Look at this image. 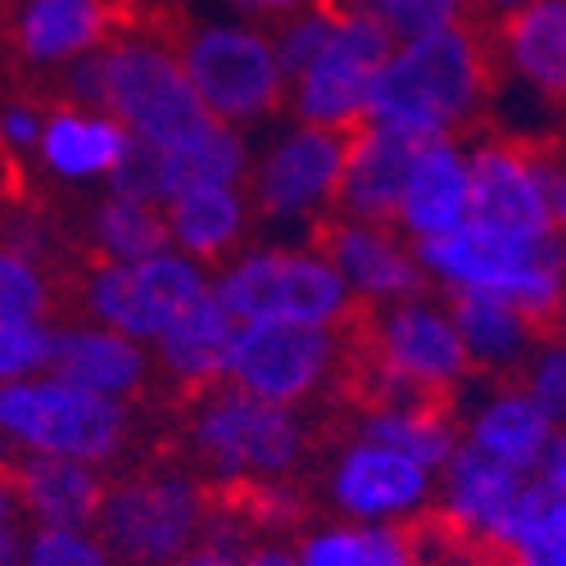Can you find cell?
Masks as SVG:
<instances>
[{"instance_id": "6da1fadb", "label": "cell", "mask_w": 566, "mask_h": 566, "mask_svg": "<svg viewBox=\"0 0 566 566\" xmlns=\"http://www.w3.org/2000/svg\"><path fill=\"white\" fill-rule=\"evenodd\" d=\"M490 101V55L467 23L395 41L376 73L367 123L408 140L458 136Z\"/></svg>"}, {"instance_id": "7a4b0ae2", "label": "cell", "mask_w": 566, "mask_h": 566, "mask_svg": "<svg viewBox=\"0 0 566 566\" xmlns=\"http://www.w3.org/2000/svg\"><path fill=\"white\" fill-rule=\"evenodd\" d=\"M427 286H440L444 295H494L522 308L535 326L562 313L566 291V259L562 235L531 241V235L494 231L481 222H462L449 235H436L427 245H412Z\"/></svg>"}, {"instance_id": "3957f363", "label": "cell", "mask_w": 566, "mask_h": 566, "mask_svg": "<svg viewBox=\"0 0 566 566\" xmlns=\"http://www.w3.org/2000/svg\"><path fill=\"white\" fill-rule=\"evenodd\" d=\"M209 295L231 313L235 326L286 322L336 332L354 308L322 245L291 241L241 245L227 263H218V272H209Z\"/></svg>"}, {"instance_id": "277c9868", "label": "cell", "mask_w": 566, "mask_h": 566, "mask_svg": "<svg viewBox=\"0 0 566 566\" xmlns=\"http://www.w3.org/2000/svg\"><path fill=\"white\" fill-rule=\"evenodd\" d=\"M127 403L77 390L55 371L0 386V453L10 458H73L109 467L127 449Z\"/></svg>"}, {"instance_id": "5b68a950", "label": "cell", "mask_w": 566, "mask_h": 566, "mask_svg": "<svg viewBox=\"0 0 566 566\" xmlns=\"http://www.w3.org/2000/svg\"><path fill=\"white\" fill-rule=\"evenodd\" d=\"M96 73L101 109L146 150H168L209 123L177 51L146 32H114L96 51Z\"/></svg>"}, {"instance_id": "8992f818", "label": "cell", "mask_w": 566, "mask_h": 566, "mask_svg": "<svg viewBox=\"0 0 566 566\" xmlns=\"http://www.w3.org/2000/svg\"><path fill=\"white\" fill-rule=\"evenodd\" d=\"M191 449L222 485H272L304 462L308 431L300 408L250 399L235 386L200 390L191 412Z\"/></svg>"}, {"instance_id": "52a82bcc", "label": "cell", "mask_w": 566, "mask_h": 566, "mask_svg": "<svg viewBox=\"0 0 566 566\" xmlns=\"http://www.w3.org/2000/svg\"><path fill=\"white\" fill-rule=\"evenodd\" d=\"M209 499L205 485L181 467H150L105 481L96 512L101 544L118 566H172L205 535Z\"/></svg>"}, {"instance_id": "ba28073f", "label": "cell", "mask_w": 566, "mask_h": 566, "mask_svg": "<svg viewBox=\"0 0 566 566\" xmlns=\"http://www.w3.org/2000/svg\"><path fill=\"white\" fill-rule=\"evenodd\" d=\"M177 60L200 109L213 123L245 132L250 123L272 118L281 109V96H286V77L276 69L272 36L259 23H241V19L200 23L181 41Z\"/></svg>"}, {"instance_id": "9c48e42d", "label": "cell", "mask_w": 566, "mask_h": 566, "mask_svg": "<svg viewBox=\"0 0 566 566\" xmlns=\"http://www.w3.org/2000/svg\"><path fill=\"white\" fill-rule=\"evenodd\" d=\"M345 164V136L304 123H286L268 136V146L250 159L245 196L254 218L268 227H317L336 213Z\"/></svg>"}, {"instance_id": "30bf717a", "label": "cell", "mask_w": 566, "mask_h": 566, "mask_svg": "<svg viewBox=\"0 0 566 566\" xmlns=\"http://www.w3.org/2000/svg\"><path fill=\"white\" fill-rule=\"evenodd\" d=\"M471 150V222L548 241L562 235L566 218V177L562 164L531 140L490 136Z\"/></svg>"}, {"instance_id": "8fae6325", "label": "cell", "mask_w": 566, "mask_h": 566, "mask_svg": "<svg viewBox=\"0 0 566 566\" xmlns=\"http://www.w3.org/2000/svg\"><path fill=\"white\" fill-rule=\"evenodd\" d=\"M200 295H209V268L177 250H159L136 263H96L82 286L86 322H101L146 349Z\"/></svg>"}, {"instance_id": "7c38bea8", "label": "cell", "mask_w": 566, "mask_h": 566, "mask_svg": "<svg viewBox=\"0 0 566 566\" xmlns=\"http://www.w3.org/2000/svg\"><path fill=\"white\" fill-rule=\"evenodd\" d=\"M390 45L395 41L376 23H367L358 14H336L332 36H326L322 51L286 82L281 105H291V118L304 127L349 136L354 127L367 123V101H371L376 73H381Z\"/></svg>"}, {"instance_id": "4fadbf2b", "label": "cell", "mask_w": 566, "mask_h": 566, "mask_svg": "<svg viewBox=\"0 0 566 566\" xmlns=\"http://www.w3.org/2000/svg\"><path fill=\"white\" fill-rule=\"evenodd\" d=\"M371 358H376V390H408L440 399L449 390H462L471 376L449 308L427 291L390 308H376Z\"/></svg>"}, {"instance_id": "5bb4252c", "label": "cell", "mask_w": 566, "mask_h": 566, "mask_svg": "<svg viewBox=\"0 0 566 566\" xmlns=\"http://www.w3.org/2000/svg\"><path fill=\"white\" fill-rule=\"evenodd\" d=\"M340 363V336L322 326H286V322H254L235 326V340L227 354V376L250 399L300 408L308 403Z\"/></svg>"}, {"instance_id": "9a60e30c", "label": "cell", "mask_w": 566, "mask_h": 566, "mask_svg": "<svg viewBox=\"0 0 566 566\" xmlns=\"http://www.w3.org/2000/svg\"><path fill=\"white\" fill-rule=\"evenodd\" d=\"M326 499L340 522L408 531L436 503V471L381 440L354 436L326 471Z\"/></svg>"}, {"instance_id": "2e32d148", "label": "cell", "mask_w": 566, "mask_h": 566, "mask_svg": "<svg viewBox=\"0 0 566 566\" xmlns=\"http://www.w3.org/2000/svg\"><path fill=\"white\" fill-rule=\"evenodd\" d=\"M322 254L336 268L340 286L354 304L390 308L399 300H412L427 291L417 250L390 222H358V218H332L322 235Z\"/></svg>"}, {"instance_id": "e0dca14e", "label": "cell", "mask_w": 566, "mask_h": 566, "mask_svg": "<svg viewBox=\"0 0 566 566\" xmlns=\"http://www.w3.org/2000/svg\"><path fill=\"white\" fill-rule=\"evenodd\" d=\"M467 218H471V150L458 136L421 140L412 150L390 227L408 245H427L436 235L458 231Z\"/></svg>"}, {"instance_id": "ac0fdd59", "label": "cell", "mask_w": 566, "mask_h": 566, "mask_svg": "<svg viewBox=\"0 0 566 566\" xmlns=\"http://www.w3.org/2000/svg\"><path fill=\"white\" fill-rule=\"evenodd\" d=\"M458 436L481 458L516 471V476H531L548 444L562 440V427L522 386H490L467 399L458 417Z\"/></svg>"}, {"instance_id": "d6986e66", "label": "cell", "mask_w": 566, "mask_h": 566, "mask_svg": "<svg viewBox=\"0 0 566 566\" xmlns=\"http://www.w3.org/2000/svg\"><path fill=\"white\" fill-rule=\"evenodd\" d=\"M526 476H516V471L481 458L476 449L458 444V453L436 471V503H440L444 531L458 535L462 544L494 548Z\"/></svg>"}, {"instance_id": "ffe728a7", "label": "cell", "mask_w": 566, "mask_h": 566, "mask_svg": "<svg viewBox=\"0 0 566 566\" xmlns=\"http://www.w3.org/2000/svg\"><path fill=\"white\" fill-rule=\"evenodd\" d=\"M51 371L64 376L77 390L127 403L132 395L146 390V381L155 376V363L146 345L109 332L101 322H69V326H55Z\"/></svg>"}, {"instance_id": "44dd1931", "label": "cell", "mask_w": 566, "mask_h": 566, "mask_svg": "<svg viewBox=\"0 0 566 566\" xmlns=\"http://www.w3.org/2000/svg\"><path fill=\"white\" fill-rule=\"evenodd\" d=\"M132 150V136L105 114L86 105H60L41 114V136H36V164L55 181L69 186H96L118 172V164Z\"/></svg>"}, {"instance_id": "7402d4cb", "label": "cell", "mask_w": 566, "mask_h": 566, "mask_svg": "<svg viewBox=\"0 0 566 566\" xmlns=\"http://www.w3.org/2000/svg\"><path fill=\"white\" fill-rule=\"evenodd\" d=\"M14 512L32 526L91 531L105 499V471L73 458H14L10 467Z\"/></svg>"}, {"instance_id": "603a6c76", "label": "cell", "mask_w": 566, "mask_h": 566, "mask_svg": "<svg viewBox=\"0 0 566 566\" xmlns=\"http://www.w3.org/2000/svg\"><path fill=\"white\" fill-rule=\"evenodd\" d=\"M417 140L386 132V127H354L345 136V164H340V191H336V218L358 222H390L403 177L412 164Z\"/></svg>"}, {"instance_id": "cb8c5ba5", "label": "cell", "mask_w": 566, "mask_h": 566, "mask_svg": "<svg viewBox=\"0 0 566 566\" xmlns=\"http://www.w3.org/2000/svg\"><path fill=\"white\" fill-rule=\"evenodd\" d=\"M114 36V6L109 0H19L14 10V41L19 55L36 69H69L96 55Z\"/></svg>"}, {"instance_id": "d4e9b609", "label": "cell", "mask_w": 566, "mask_h": 566, "mask_svg": "<svg viewBox=\"0 0 566 566\" xmlns=\"http://www.w3.org/2000/svg\"><path fill=\"white\" fill-rule=\"evenodd\" d=\"M164 209V235L168 250L196 259L205 268L227 263L245 245L254 227V209L245 186H205V191H181Z\"/></svg>"}, {"instance_id": "484cf974", "label": "cell", "mask_w": 566, "mask_h": 566, "mask_svg": "<svg viewBox=\"0 0 566 566\" xmlns=\"http://www.w3.org/2000/svg\"><path fill=\"white\" fill-rule=\"evenodd\" d=\"M231 340H235L231 313L213 295H200L181 317L164 326V336L150 345V363L181 390H213L227 376Z\"/></svg>"}, {"instance_id": "4316f807", "label": "cell", "mask_w": 566, "mask_h": 566, "mask_svg": "<svg viewBox=\"0 0 566 566\" xmlns=\"http://www.w3.org/2000/svg\"><path fill=\"white\" fill-rule=\"evenodd\" d=\"M499 55L512 82L539 101H562L566 91V0H531L503 14Z\"/></svg>"}, {"instance_id": "83f0119b", "label": "cell", "mask_w": 566, "mask_h": 566, "mask_svg": "<svg viewBox=\"0 0 566 566\" xmlns=\"http://www.w3.org/2000/svg\"><path fill=\"white\" fill-rule=\"evenodd\" d=\"M358 436L381 440L431 471H440L462 444L458 417L449 412V403L427 399V395H408V390H376L358 421Z\"/></svg>"}, {"instance_id": "f1b7e54d", "label": "cell", "mask_w": 566, "mask_h": 566, "mask_svg": "<svg viewBox=\"0 0 566 566\" xmlns=\"http://www.w3.org/2000/svg\"><path fill=\"white\" fill-rule=\"evenodd\" d=\"M444 308H449V322H453L458 345H462L471 371H485V376L522 371V363L539 345V326L522 308H512L507 300L449 295Z\"/></svg>"}, {"instance_id": "f546056e", "label": "cell", "mask_w": 566, "mask_h": 566, "mask_svg": "<svg viewBox=\"0 0 566 566\" xmlns=\"http://www.w3.org/2000/svg\"><path fill=\"white\" fill-rule=\"evenodd\" d=\"M300 566H417L412 531L403 526H363V522H322L295 544Z\"/></svg>"}, {"instance_id": "4dcf8cb0", "label": "cell", "mask_w": 566, "mask_h": 566, "mask_svg": "<svg viewBox=\"0 0 566 566\" xmlns=\"http://www.w3.org/2000/svg\"><path fill=\"white\" fill-rule=\"evenodd\" d=\"M86 241L96 250V263H136L168 250L164 235V209L150 200H132L118 191H105L86 218Z\"/></svg>"}, {"instance_id": "1f68e13d", "label": "cell", "mask_w": 566, "mask_h": 566, "mask_svg": "<svg viewBox=\"0 0 566 566\" xmlns=\"http://www.w3.org/2000/svg\"><path fill=\"white\" fill-rule=\"evenodd\" d=\"M494 548H503L512 562L566 557V494L526 476V485H522V494H516Z\"/></svg>"}, {"instance_id": "d6a6232c", "label": "cell", "mask_w": 566, "mask_h": 566, "mask_svg": "<svg viewBox=\"0 0 566 566\" xmlns=\"http://www.w3.org/2000/svg\"><path fill=\"white\" fill-rule=\"evenodd\" d=\"M326 6L336 14H358L376 23L390 41H412L421 32L462 23V10L471 0H326Z\"/></svg>"}, {"instance_id": "836d02e7", "label": "cell", "mask_w": 566, "mask_h": 566, "mask_svg": "<svg viewBox=\"0 0 566 566\" xmlns=\"http://www.w3.org/2000/svg\"><path fill=\"white\" fill-rule=\"evenodd\" d=\"M51 304H55V286L45 263L0 241V322L51 317Z\"/></svg>"}, {"instance_id": "e575fe53", "label": "cell", "mask_w": 566, "mask_h": 566, "mask_svg": "<svg viewBox=\"0 0 566 566\" xmlns=\"http://www.w3.org/2000/svg\"><path fill=\"white\" fill-rule=\"evenodd\" d=\"M14 566H118L96 531H51L32 526L19 539Z\"/></svg>"}, {"instance_id": "d590c367", "label": "cell", "mask_w": 566, "mask_h": 566, "mask_svg": "<svg viewBox=\"0 0 566 566\" xmlns=\"http://www.w3.org/2000/svg\"><path fill=\"white\" fill-rule=\"evenodd\" d=\"M51 354H55V326H51V317L0 322V386L32 381V376L51 371Z\"/></svg>"}, {"instance_id": "8d00e7d4", "label": "cell", "mask_w": 566, "mask_h": 566, "mask_svg": "<svg viewBox=\"0 0 566 566\" xmlns=\"http://www.w3.org/2000/svg\"><path fill=\"white\" fill-rule=\"evenodd\" d=\"M332 23H336V10L326 6V0H317V6H304L286 19H276V32L272 36V55H276V69L281 77H295L317 51H322V41L332 36Z\"/></svg>"}, {"instance_id": "74e56055", "label": "cell", "mask_w": 566, "mask_h": 566, "mask_svg": "<svg viewBox=\"0 0 566 566\" xmlns=\"http://www.w3.org/2000/svg\"><path fill=\"white\" fill-rule=\"evenodd\" d=\"M522 390L557 421H566V345L557 336H539V345L531 349V358L522 363Z\"/></svg>"}, {"instance_id": "f35d334b", "label": "cell", "mask_w": 566, "mask_h": 566, "mask_svg": "<svg viewBox=\"0 0 566 566\" xmlns=\"http://www.w3.org/2000/svg\"><path fill=\"white\" fill-rule=\"evenodd\" d=\"M254 539L245 531H235V526H218V522H205V535L186 548L172 566H241L245 548Z\"/></svg>"}, {"instance_id": "ab89813d", "label": "cell", "mask_w": 566, "mask_h": 566, "mask_svg": "<svg viewBox=\"0 0 566 566\" xmlns=\"http://www.w3.org/2000/svg\"><path fill=\"white\" fill-rule=\"evenodd\" d=\"M41 136V109L28 101H10L0 105V146L10 155H32Z\"/></svg>"}, {"instance_id": "60d3db41", "label": "cell", "mask_w": 566, "mask_h": 566, "mask_svg": "<svg viewBox=\"0 0 566 566\" xmlns=\"http://www.w3.org/2000/svg\"><path fill=\"white\" fill-rule=\"evenodd\" d=\"M531 481H539V485L566 494V440H553V444H548V453H544L539 467L531 471Z\"/></svg>"}, {"instance_id": "b9f144b4", "label": "cell", "mask_w": 566, "mask_h": 566, "mask_svg": "<svg viewBox=\"0 0 566 566\" xmlns=\"http://www.w3.org/2000/svg\"><path fill=\"white\" fill-rule=\"evenodd\" d=\"M241 566H300L295 562V548L291 544H281V539H259L245 548Z\"/></svg>"}, {"instance_id": "7bdbcfd3", "label": "cell", "mask_w": 566, "mask_h": 566, "mask_svg": "<svg viewBox=\"0 0 566 566\" xmlns=\"http://www.w3.org/2000/svg\"><path fill=\"white\" fill-rule=\"evenodd\" d=\"M245 14H254V19H286V14H295V10H304V6H317V0H235Z\"/></svg>"}, {"instance_id": "ee69618b", "label": "cell", "mask_w": 566, "mask_h": 566, "mask_svg": "<svg viewBox=\"0 0 566 566\" xmlns=\"http://www.w3.org/2000/svg\"><path fill=\"white\" fill-rule=\"evenodd\" d=\"M19 522V512H14V490H10V471L0 467V526H10Z\"/></svg>"}, {"instance_id": "f6af8a7d", "label": "cell", "mask_w": 566, "mask_h": 566, "mask_svg": "<svg viewBox=\"0 0 566 566\" xmlns=\"http://www.w3.org/2000/svg\"><path fill=\"white\" fill-rule=\"evenodd\" d=\"M490 10H499V14H512V10H522V6H531V0H485Z\"/></svg>"}, {"instance_id": "bcb514c9", "label": "cell", "mask_w": 566, "mask_h": 566, "mask_svg": "<svg viewBox=\"0 0 566 566\" xmlns=\"http://www.w3.org/2000/svg\"><path fill=\"white\" fill-rule=\"evenodd\" d=\"M516 566H566V557H553V562H516Z\"/></svg>"}, {"instance_id": "7dc6e473", "label": "cell", "mask_w": 566, "mask_h": 566, "mask_svg": "<svg viewBox=\"0 0 566 566\" xmlns=\"http://www.w3.org/2000/svg\"><path fill=\"white\" fill-rule=\"evenodd\" d=\"M0 566H14V562H0Z\"/></svg>"}]
</instances>
